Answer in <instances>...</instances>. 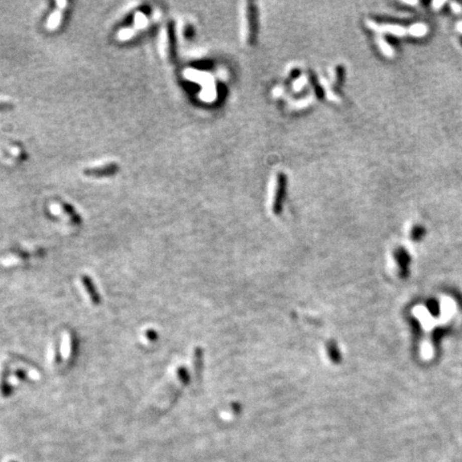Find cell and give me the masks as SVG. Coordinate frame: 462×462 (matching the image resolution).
<instances>
[{
  "label": "cell",
  "mask_w": 462,
  "mask_h": 462,
  "mask_svg": "<svg viewBox=\"0 0 462 462\" xmlns=\"http://www.w3.org/2000/svg\"><path fill=\"white\" fill-rule=\"evenodd\" d=\"M286 191V177L284 173H277L273 178L271 185V208L275 214H278L282 210V203L284 201V196Z\"/></svg>",
  "instance_id": "cell-1"
},
{
  "label": "cell",
  "mask_w": 462,
  "mask_h": 462,
  "mask_svg": "<svg viewBox=\"0 0 462 462\" xmlns=\"http://www.w3.org/2000/svg\"><path fill=\"white\" fill-rule=\"evenodd\" d=\"M242 19V34L243 39L247 44H252L256 37V16L255 10L251 4H247L243 10Z\"/></svg>",
  "instance_id": "cell-2"
},
{
  "label": "cell",
  "mask_w": 462,
  "mask_h": 462,
  "mask_svg": "<svg viewBox=\"0 0 462 462\" xmlns=\"http://www.w3.org/2000/svg\"><path fill=\"white\" fill-rule=\"evenodd\" d=\"M80 282H81L82 286H84L85 290L87 291V294L89 296L90 301H91V303L93 305H100L101 304V296H100V294L97 293V290H96V288H95L93 282L91 280V278H90L87 275H82L81 278H80Z\"/></svg>",
  "instance_id": "cell-3"
},
{
  "label": "cell",
  "mask_w": 462,
  "mask_h": 462,
  "mask_svg": "<svg viewBox=\"0 0 462 462\" xmlns=\"http://www.w3.org/2000/svg\"><path fill=\"white\" fill-rule=\"evenodd\" d=\"M8 377H9V367H5L2 374H0V395L4 398L10 396L12 393L11 386L8 383Z\"/></svg>",
  "instance_id": "cell-4"
},
{
  "label": "cell",
  "mask_w": 462,
  "mask_h": 462,
  "mask_svg": "<svg viewBox=\"0 0 462 462\" xmlns=\"http://www.w3.org/2000/svg\"><path fill=\"white\" fill-rule=\"evenodd\" d=\"M145 336L148 340H150V341H154L158 339V333H156L155 331H153V329H148L147 332H145Z\"/></svg>",
  "instance_id": "cell-5"
},
{
  "label": "cell",
  "mask_w": 462,
  "mask_h": 462,
  "mask_svg": "<svg viewBox=\"0 0 462 462\" xmlns=\"http://www.w3.org/2000/svg\"><path fill=\"white\" fill-rule=\"evenodd\" d=\"M15 376H16V378H19L21 381H25V380H26V378H27V375H26V373H25L24 370H18L15 373Z\"/></svg>",
  "instance_id": "cell-6"
},
{
  "label": "cell",
  "mask_w": 462,
  "mask_h": 462,
  "mask_svg": "<svg viewBox=\"0 0 462 462\" xmlns=\"http://www.w3.org/2000/svg\"><path fill=\"white\" fill-rule=\"evenodd\" d=\"M8 462H15V461H13V460H10V461H8Z\"/></svg>",
  "instance_id": "cell-7"
}]
</instances>
